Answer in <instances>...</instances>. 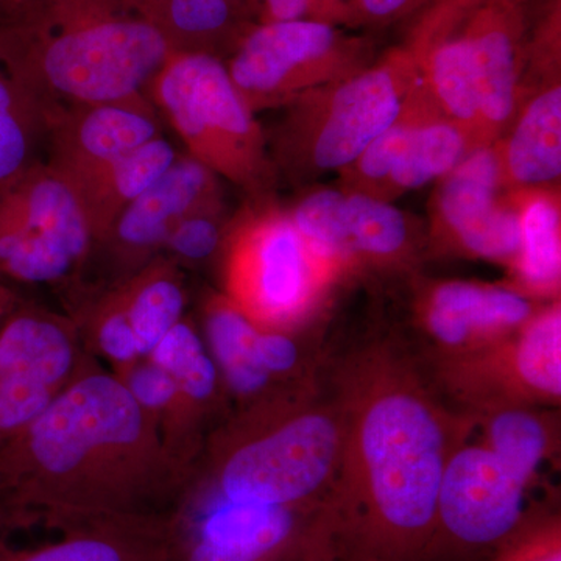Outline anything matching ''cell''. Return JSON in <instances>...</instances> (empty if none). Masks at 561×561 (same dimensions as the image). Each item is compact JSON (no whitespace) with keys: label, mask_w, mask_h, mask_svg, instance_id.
Instances as JSON below:
<instances>
[{"label":"cell","mask_w":561,"mask_h":561,"mask_svg":"<svg viewBox=\"0 0 561 561\" xmlns=\"http://www.w3.org/2000/svg\"><path fill=\"white\" fill-rule=\"evenodd\" d=\"M92 364L76 321L13 308L0 327V446L38 419Z\"/></svg>","instance_id":"12"},{"label":"cell","mask_w":561,"mask_h":561,"mask_svg":"<svg viewBox=\"0 0 561 561\" xmlns=\"http://www.w3.org/2000/svg\"><path fill=\"white\" fill-rule=\"evenodd\" d=\"M92 243L79 195L47 162L0 186L3 275L20 283H61L90 260Z\"/></svg>","instance_id":"9"},{"label":"cell","mask_w":561,"mask_h":561,"mask_svg":"<svg viewBox=\"0 0 561 561\" xmlns=\"http://www.w3.org/2000/svg\"><path fill=\"white\" fill-rule=\"evenodd\" d=\"M220 210H201L181 220L169 234L161 254L171 257L179 265L180 262L202 264L216 256L217 251L224 249L227 238Z\"/></svg>","instance_id":"32"},{"label":"cell","mask_w":561,"mask_h":561,"mask_svg":"<svg viewBox=\"0 0 561 561\" xmlns=\"http://www.w3.org/2000/svg\"><path fill=\"white\" fill-rule=\"evenodd\" d=\"M434 116L443 114L421 81L401 116L373 140L356 160L342 169L343 191L360 192L381 198L387 180L408 146L412 133L421 122Z\"/></svg>","instance_id":"30"},{"label":"cell","mask_w":561,"mask_h":561,"mask_svg":"<svg viewBox=\"0 0 561 561\" xmlns=\"http://www.w3.org/2000/svg\"><path fill=\"white\" fill-rule=\"evenodd\" d=\"M519 225V253L511 268L515 289L534 300H559L561 284L560 194L553 187L508 192Z\"/></svg>","instance_id":"24"},{"label":"cell","mask_w":561,"mask_h":561,"mask_svg":"<svg viewBox=\"0 0 561 561\" xmlns=\"http://www.w3.org/2000/svg\"><path fill=\"white\" fill-rule=\"evenodd\" d=\"M43 103L47 116L76 106L133 101L171 60L164 33L146 21H103L49 41L41 54L0 49Z\"/></svg>","instance_id":"6"},{"label":"cell","mask_w":561,"mask_h":561,"mask_svg":"<svg viewBox=\"0 0 561 561\" xmlns=\"http://www.w3.org/2000/svg\"><path fill=\"white\" fill-rule=\"evenodd\" d=\"M371 65L370 49L331 22H268L250 33L227 66L253 113L290 105L306 92L348 79Z\"/></svg>","instance_id":"10"},{"label":"cell","mask_w":561,"mask_h":561,"mask_svg":"<svg viewBox=\"0 0 561 561\" xmlns=\"http://www.w3.org/2000/svg\"><path fill=\"white\" fill-rule=\"evenodd\" d=\"M496 146L471 151L443 176L432 205L435 245L461 256L513 267L519 253L518 214L501 195Z\"/></svg>","instance_id":"13"},{"label":"cell","mask_w":561,"mask_h":561,"mask_svg":"<svg viewBox=\"0 0 561 561\" xmlns=\"http://www.w3.org/2000/svg\"><path fill=\"white\" fill-rule=\"evenodd\" d=\"M449 404L478 421L511 408H556L561 398L560 300L483 348L434 357L424 368Z\"/></svg>","instance_id":"8"},{"label":"cell","mask_w":561,"mask_h":561,"mask_svg":"<svg viewBox=\"0 0 561 561\" xmlns=\"http://www.w3.org/2000/svg\"><path fill=\"white\" fill-rule=\"evenodd\" d=\"M423 0H354V9L365 20L373 22H387L397 20L408 13Z\"/></svg>","instance_id":"34"},{"label":"cell","mask_w":561,"mask_h":561,"mask_svg":"<svg viewBox=\"0 0 561 561\" xmlns=\"http://www.w3.org/2000/svg\"><path fill=\"white\" fill-rule=\"evenodd\" d=\"M147 357L171 375L191 419L206 438L230 416L227 390L194 321L184 317Z\"/></svg>","instance_id":"26"},{"label":"cell","mask_w":561,"mask_h":561,"mask_svg":"<svg viewBox=\"0 0 561 561\" xmlns=\"http://www.w3.org/2000/svg\"><path fill=\"white\" fill-rule=\"evenodd\" d=\"M342 456L332 505L339 560L421 561L453 454L478 421L449 404L391 341L351 353L334 376Z\"/></svg>","instance_id":"1"},{"label":"cell","mask_w":561,"mask_h":561,"mask_svg":"<svg viewBox=\"0 0 561 561\" xmlns=\"http://www.w3.org/2000/svg\"><path fill=\"white\" fill-rule=\"evenodd\" d=\"M190 478L127 387L95 362L0 446V497L60 529L168 513Z\"/></svg>","instance_id":"2"},{"label":"cell","mask_w":561,"mask_h":561,"mask_svg":"<svg viewBox=\"0 0 561 561\" xmlns=\"http://www.w3.org/2000/svg\"><path fill=\"white\" fill-rule=\"evenodd\" d=\"M198 330L219 370L231 412L298 394L280 390L262 370L254 350L257 327L227 295L206 298Z\"/></svg>","instance_id":"21"},{"label":"cell","mask_w":561,"mask_h":561,"mask_svg":"<svg viewBox=\"0 0 561 561\" xmlns=\"http://www.w3.org/2000/svg\"><path fill=\"white\" fill-rule=\"evenodd\" d=\"M342 419L320 386L231 412L209 437L184 493L234 504L312 507L332 501Z\"/></svg>","instance_id":"3"},{"label":"cell","mask_w":561,"mask_h":561,"mask_svg":"<svg viewBox=\"0 0 561 561\" xmlns=\"http://www.w3.org/2000/svg\"><path fill=\"white\" fill-rule=\"evenodd\" d=\"M230 0H171L169 18L173 27L192 36L216 35L231 21Z\"/></svg>","instance_id":"33"},{"label":"cell","mask_w":561,"mask_h":561,"mask_svg":"<svg viewBox=\"0 0 561 561\" xmlns=\"http://www.w3.org/2000/svg\"><path fill=\"white\" fill-rule=\"evenodd\" d=\"M512 131L494 142L502 190L551 187L561 175V87L553 81L513 117ZM511 124V125H512Z\"/></svg>","instance_id":"22"},{"label":"cell","mask_w":561,"mask_h":561,"mask_svg":"<svg viewBox=\"0 0 561 561\" xmlns=\"http://www.w3.org/2000/svg\"><path fill=\"white\" fill-rule=\"evenodd\" d=\"M489 561H561L559 513L527 511L522 524Z\"/></svg>","instance_id":"31"},{"label":"cell","mask_w":561,"mask_h":561,"mask_svg":"<svg viewBox=\"0 0 561 561\" xmlns=\"http://www.w3.org/2000/svg\"><path fill=\"white\" fill-rule=\"evenodd\" d=\"M341 561H383V560L368 559V557H360V556H345V557H342Z\"/></svg>","instance_id":"40"},{"label":"cell","mask_w":561,"mask_h":561,"mask_svg":"<svg viewBox=\"0 0 561 561\" xmlns=\"http://www.w3.org/2000/svg\"><path fill=\"white\" fill-rule=\"evenodd\" d=\"M542 306L515 287L442 280L420 295L416 324L431 345L427 359L460 356L508 337Z\"/></svg>","instance_id":"15"},{"label":"cell","mask_w":561,"mask_h":561,"mask_svg":"<svg viewBox=\"0 0 561 561\" xmlns=\"http://www.w3.org/2000/svg\"><path fill=\"white\" fill-rule=\"evenodd\" d=\"M486 0H437L435 5L443 7L457 13H468V11L478 9Z\"/></svg>","instance_id":"37"},{"label":"cell","mask_w":561,"mask_h":561,"mask_svg":"<svg viewBox=\"0 0 561 561\" xmlns=\"http://www.w3.org/2000/svg\"><path fill=\"white\" fill-rule=\"evenodd\" d=\"M472 151L471 140L443 116L421 122L394 164L381 201L391 202L405 192L442 180Z\"/></svg>","instance_id":"29"},{"label":"cell","mask_w":561,"mask_h":561,"mask_svg":"<svg viewBox=\"0 0 561 561\" xmlns=\"http://www.w3.org/2000/svg\"><path fill=\"white\" fill-rule=\"evenodd\" d=\"M467 13L435 5L421 22L409 51L443 117L481 149V103L470 47L461 28Z\"/></svg>","instance_id":"18"},{"label":"cell","mask_w":561,"mask_h":561,"mask_svg":"<svg viewBox=\"0 0 561 561\" xmlns=\"http://www.w3.org/2000/svg\"><path fill=\"white\" fill-rule=\"evenodd\" d=\"M14 308V297L10 290L3 289L0 287V319L2 317L9 316Z\"/></svg>","instance_id":"39"},{"label":"cell","mask_w":561,"mask_h":561,"mask_svg":"<svg viewBox=\"0 0 561 561\" xmlns=\"http://www.w3.org/2000/svg\"><path fill=\"white\" fill-rule=\"evenodd\" d=\"M102 297L119 313L147 357L184 319L187 295L180 265L160 254L139 271L114 280Z\"/></svg>","instance_id":"23"},{"label":"cell","mask_w":561,"mask_h":561,"mask_svg":"<svg viewBox=\"0 0 561 561\" xmlns=\"http://www.w3.org/2000/svg\"><path fill=\"white\" fill-rule=\"evenodd\" d=\"M316 2V11L317 18L316 21H324V18H330L331 14L342 13L345 7L342 5L341 0H313Z\"/></svg>","instance_id":"36"},{"label":"cell","mask_w":561,"mask_h":561,"mask_svg":"<svg viewBox=\"0 0 561 561\" xmlns=\"http://www.w3.org/2000/svg\"><path fill=\"white\" fill-rule=\"evenodd\" d=\"M47 136L46 108L0 54V186L39 162Z\"/></svg>","instance_id":"27"},{"label":"cell","mask_w":561,"mask_h":561,"mask_svg":"<svg viewBox=\"0 0 561 561\" xmlns=\"http://www.w3.org/2000/svg\"><path fill=\"white\" fill-rule=\"evenodd\" d=\"M147 98L187 149L217 176L261 197L276 180V165L254 113L216 55H172L151 81Z\"/></svg>","instance_id":"5"},{"label":"cell","mask_w":561,"mask_h":561,"mask_svg":"<svg viewBox=\"0 0 561 561\" xmlns=\"http://www.w3.org/2000/svg\"><path fill=\"white\" fill-rule=\"evenodd\" d=\"M421 81L419 66L404 49L306 92L287 105L276 136L280 168L298 181L341 172L401 116Z\"/></svg>","instance_id":"4"},{"label":"cell","mask_w":561,"mask_h":561,"mask_svg":"<svg viewBox=\"0 0 561 561\" xmlns=\"http://www.w3.org/2000/svg\"><path fill=\"white\" fill-rule=\"evenodd\" d=\"M219 176L190 154H180L153 186L130 203L101 241L121 275L139 271L160 256L169 234L181 220L201 210L221 209Z\"/></svg>","instance_id":"14"},{"label":"cell","mask_w":561,"mask_h":561,"mask_svg":"<svg viewBox=\"0 0 561 561\" xmlns=\"http://www.w3.org/2000/svg\"><path fill=\"white\" fill-rule=\"evenodd\" d=\"M179 157L180 151L161 135L72 183L90 221L92 241H101L122 210L153 186Z\"/></svg>","instance_id":"25"},{"label":"cell","mask_w":561,"mask_h":561,"mask_svg":"<svg viewBox=\"0 0 561 561\" xmlns=\"http://www.w3.org/2000/svg\"><path fill=\"white\" fill-rule=\"evenodd\" d=\"M158 136L161 116L147 95L62 110L50 119L47 164L72 184Z\"/></svg>","instance_id":"16"},{"label":"cell","mask_w":561,"mask_h":561,"mask_svg":"<svg viewBox=\"0 0 561 561\" xmlns=\"http://www.w3.org/2000/svg\"><path fill=\"white\" fill-rule=\"evenodd\" d=\"M420 249L415 227L391 202L345 191L335 247V261L343 275L405 271L419 260Z\"/></svg>","instance_id":"20"},{"label":"cell","mask_w":561,"mask_h":561,"mask_svg":"<svg viewBox=\"0 0 561 561\" xmlns=\"http://www.w3.org/2000/svg\"><path fill=\"white\" fill-rule=\"evenodd\" d=\"M35 549H0V561H172L171 513L108 516L62 529Z\"/></svg>","instance_id":"19"},{"label":"cell","mask_w":561,"mask_h":561,"mask_svg":"<svg viewBox=\"0 0 561 561\" xmlns=\"http://www.w3.org/2000/svg\"><path fill=\"white\" fill-rule=\"evenodd\" d=\"M221 250L224 294L261 330L301 331L342 278L271 205L239 217Z\"/></svg>","instance_id":"7"},{"label":"cell","mask_w":561,"mask_h":561,"mask_svg":"<svg viewBox=\"0 0 561 561\" xmlns=\"http://www.w3.org/2000/svg\"><path fill=\"white\" fill-rule=\"evenodd\" d=\"M20 0H0V32H5L11 24V18L18 11Z\"/></svg>","instance_id":"38"},{"label":"cell","mask_w":561,"mask_h":561,"mask_svg":"<svg viewBox=\"0 0 561 561\" xmlns=\"http://www.w3.org/2000/svg\"><path fill=\"white\" fill-rule=\"evenodd\" d=\"M479 103L481 149L493 146L516 116L524 65L523 0H486L461 21Z\"/></svg>","instance_id":"17"},{"label":"cell","mask_w":561,"mask_h":561,"mask_svg":"<svg viewBox=\"0 0 561 561\" xmlns=\"http://www.w3.org/2000/svg\"><path fill=\"white\" fill-rule=\"evenodd\" d=\"M271 11V22H287L306 20L316 9L313 0H265Z\"/></svg>","instance_id":"35"},{"label":"cell","mask_w":561,"mask_h":561,"mask_svg":"<svg viewBox=\"0 0 561 561\" xmlns=\"http://www.w3.org/2000/svg\"><path fill=\"white\" fill-rule=\"evenodd\" d=\"M531 485L482 442L463 443L446 465L421 561L490 560L526 516Z\"/></svg>","instance_id":"11"},{"label":"cell","mask_w":561,"mask_h":561,"mask_svg":"<svg viewBox=\"0 0 561 561\" xmlns=\"http://www.w3.org/2000/svg\"><path fill=\"white\" fill-rule=\"evenodd\" d=\"M476 427L483 445L530 483L559 451V419L548 408L501 409L481 416Z\"/></svg>","instance_id":"28"}]
</instances>
